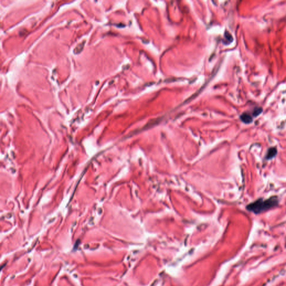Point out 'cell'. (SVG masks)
<instances>
[{"label": "cell", "mask_w": 286, "mask_h": 286, "mask_svg": "<svg viewBox=\"0 0 286 286\" xmlns=\"http://www.w3.org/2000/svg\"><path fill=\"white\" fill-rule=\"evenodd\" d=\"M262 112V109L261 108H257L253 111V115L254 116L256 117L258 116Z\"/></svg>", "instance_id": "obj_4"}, {"label": "cell", "mask_w": 286, "mask_h": 286, "mask_svg": "<svg viewBox=\"0 0 286 286\" xmlns=\"http://www.w3.org/2000/svg\"><path fill=\"white\" fill-rule=\"evenodd\" d=\"M240 119L243 122L245 123H250L252 122L253 119L251 116L247 114V113H244L240 116Z\"/></svg>", "instance_id": "obj_3"}, {"label": "cell", "mask_w": 286, "mask_h": 286, "mask_svg": "<svg viewBox=\"0 0 286 286\" xmlns=\"http://www.w3.org/2000/svg\"><path fill=\"white\" fill-rule=\"evenodd\" d=\"M279 201L277 197L273 196L265 200L262 199H258L254 202L248 204L246 208L249 211L253 212L255 214H259L276 207Z\"/></svg>", "instance_id": "obj_1"}, {"label": "cell", "mask_w": 286, "mask_h": 286, "mask_svg": "<svg viewBox=\"0 0 286 286\" xmlns=\"http://www.w3.org/2000/svg\"><path fill=\"white\" fill-rule=\"evenodd\" d=\"M277 153V150L275 148H274V147L270 148L268 150L267 155L265 156V158L268 160L271 159L275 157V156L276 155Z\"/></svg>", "instance_id": "obj_2"}]
</instances>
